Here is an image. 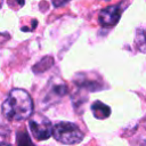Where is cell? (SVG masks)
Masks as SVG:
<instances>
[{
  "label": "cell",
  "instance_id": "cell-1",
  "mask_svg": "<svg viewBox=\"0 0 146 146\" xmlns=\"http://www.w3.org/2000/svg\"><path fill=\"white\" fill-rule=\"evenodd\" d=\"M2 114L8 120L23 121L33 113V100L24 89H13L2 103Z\"/></svg>",
  "mask_w": 146,
  "mask_h": 146
},
{
  "label": "cell",
  "instance_id": "cell-2",
  "mask_svg": "<svg viewBox=\"0 0 146 146\" xmlns=\"http://www.w3.org/2000/svg\"><path fill=\"white\" fill-rule=\"evenodd\" d=\"M55 139L65 145H75L82 141L84 135L80 128L72 122H58L52 129Z\"/></svg>",
  "mask_w": 146,
  "mask_h": 146
},
{
  "label": "cell",
  "instance_id": "cell-3",
  "mask_svg": "<svg viewBox=\"0 0 146 146\" xmlns=\"http://www.w3.org/2000/svg\"><path fill=\"white\" fill-rule=\"evenodd\" d=\"M29 125H30V129H31L33 137L36 138L38 140L48 139L52 135L54 127L51 125L50 121L41 114H34L30 119Z\"/></svg>",
  "mask_w": 146,
  "mask_h": 146
},
{
  "label": "cell",
  "instance_id": "cell-4",
  "mask_svg": "<svg viewBox=\"0 0 146 146\" xmlns=\"http://www.w3.org/2000/svg\"><path fill=\"white\" fill-rule=\"evenodd\" d=\"M66 91H67V88L63 81L60 80L55 81L52 79L51 81H49V86L46 89L44 97L42 98V103H44L47 106L52 105L54 103L58 102L66 94Z\"/></svg>",
  "mask_w": 146,
  "mask_h": 146
},
{
  "label": "cell",
  "instance_id": "cell-5",
  "mask_svg": "<svg viewBox=\"0 0 146 146\" xmlns=\"http://www.w3.org/2000/svg\"><path fill=\"white\" fill-rule=\"evenodd\" d=\"M122 14V9L119 5H112L106 8H104L99 13V24L102 26H114L120 21Z\"/></svg>",
  "mask_w": 146,
  "mask_h": 146
},
{
  "label": "cell",
  "instance_id": "cell-6",
  "mask_svg": "<svg viewBox=\"0 0 146 146\" xmlns=\"http://www.w3.org/2000/svg\"><path fill=\"white\" fill-rule=\"evenodd\" d=\"M91 112H92V114H94V116L96 119L104 120V119H107L110 116L111 108L106 104H104V103H102L99 100H96L91 105Z\"/></svg>",
  "mask_w": 146,
  "mask_h": 146
},
{
  "label": "cell",
  "instance_id": "cell-7",
  "mask_svg": "<svg viewBox=\"0 0 146 146\" xmlns=\"http://www.w3.org/2000/svg\"><path fill=\"white\" fill-rule=\"evenodd\" d=\"M135 44L140 52H146V29H137Z\"/></svg>",
  "mask_w": 146,
  "mask_h": 146
},
{
  "label": "cell",
  "instance_id": "cell-8",
  "mask_svg": "<svg viewBox=\"0 0 146 146\" xmlns=\"http://www.w3.org/2000/svg\"><path fill=\"white\" fill-rule=\"evenodd\" d=\"M52 58L47 56V57H43L40 62H38L34 66H33V71L35 73H41V72H44L46 70H48L51 65H52Z\"/></svg>",
  "mask_w": 146,
  "mask_h": 146
},
{
  "label": "cell",
  "instance_id": "cell-9",
  "mask_svg": "<svg viewBox=\"0 0 146 146\" xmlns=\"http://www.w3.org/2000/svg\"><path fill=\"white\" fill-rule=\"evenodd\" d=\"M17 146H34L29 133L25 130H22L17 133Z\"/></svg>",
  "mask_w": 146,
  "mask_h": 146
},
{
  "label": "cell",
  "instance_id": "cell-10",
  "mask_svg": "<svg viewBox=\"0 0 146 146\" xmlns=\"http://www.w3.org/2000/svg\"><path fill=\"white\" fill-rule=\"evenodd\" d=\"M0 146H10V143L8 141V135H5V132L0 133Z\"/></svg>",
  "mask_w": 146,
  "mask_h": 146
},
{
  "label": "cell",
  "instance_id": "cell-11",
  "mask_svg": "<svg viewBox=\"0 0 146 146\" xmlns=\"http://www.w3.org/2000/svg\"><path fill=\"white\" fill-rule=\"evenodd\" d=\"M1 5H2V2H1V1H0V7H1Z\"/></svg>",
  "mask_w": 146,
  "mask_h": 146
},
{
  "label": "cell",
  "instance_id": "cell-12",
  "mask_svg": "<svg viewBox=\"0 0 146 146\" xmlns=\"http://www.w3.org/2000/svg\"><path fill=\"white\" fill-rule=\"evenodd\" d=\"M145 146H146V141H145Z\"/></svg>",
  "mask_w": 146,
  "mask_h": 146
}]
</instances>
